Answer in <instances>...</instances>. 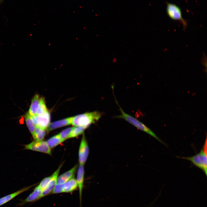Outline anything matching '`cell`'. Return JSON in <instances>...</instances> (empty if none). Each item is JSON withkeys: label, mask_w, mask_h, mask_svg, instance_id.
<instances>
[{"label": "cell", "mask_w": 207, "mask_h": 207, "mask_svg": "<svg viewBox=\"0 0 207 207\" xmlns=\"http://www.w3.org/2000/svg\"><path fill=\"white\" fill-rule=\"evenodd\" d=\"M186 160L202 170L206 176L207 175V140L205 141L200 151L194 156L189 157H177Z\"/></svg>", "instance_id": "obj_1"}, {"label": "cell", "mask_w": 207, "mask_h": 207, "mask_svg": "<svg viewBox=\"0 0 207 207\" xmlns=\"http://www.w3.org/2000/svg\"><path fill=\"white\" fill-rule=\"evenodd\" d=\"M102 115V113L97 111L78 115L73 117L71 124L74 126L88 127L98 121Z\"/></svg>", "instance_id": "obj_2"}, {"label": "cell", "mask_w": 207, "mask_h": 207, "mask_svg": "<svg viewBox=\"0 0 207 207\" xmlns=\"http://www.w3.org/2000/svg\"><path fill=\"white\" fill-rule=\"evenodd\" d=\"M119 108L121 114L120 115L116 116V118L124 119L138 129L146 133L153 137L162 143L166 146L167 145L166 143L160 139L150 128L134 117L126 113L123 111L120 106H119Z\"/></svg>", "instance_id": "obj_3"}, {"label": "cell", "mask_w": 207, "mask_h": 207, "mask_svg": "<svg viewBox=\"0 0 207 207\" xmlns=\"http://www.w3.org/2000/svg\"><path fill=\"white\" fill-rule=\"evenodd\" d=\"M166 11L168 17L171 19L180 21L185 29L187 26V22L182 16L180 8L176 5L169 2L166 3Z\"/></svg>", "instance_id": "obj_4"}, {"label": "cell", "mask_w": 207, "mask_h": 207, "mask_svg": "<svg viewBox=\"0 0 207 207\" xmlns=\"http://www.w3.org/2000/svg\"><path fill=\"white\" fill-rule=\"evenodd\" d=\"M30 116L32 123L35 126L47 130L50 123V114L48 110L41 115H36Z\"/></svg>", "instance_id": "obj_5"}, {"label": "cell", "mask_w": 207, "mask_h": 207, "mask_svg": "<svg viewBox=\"0 0 207 207\" xmlns=\"http://www.w3.org/2000/svg\"><path fill=\"white\" fill-rule=\"evenodd\" d=\"M24 148L43 152L50 155L51 154V149L48 146L46 142L43 141H33L25 145Z\"/></svg>", "instance_id": "obj_6"}, {"label": "cell", "mask_w": 207, "mask_h": 207, "mask_svg": "<svg viewBox=\"0 0 207 207\" xmlns=\"http://www.w3.org/2000/svg\"><path fill=\"white\" fill-rule=\"evenodd\" d=\"M89 153V147L84 134L81 140L78 152L80 164L84 165L88 158Z\"/></svg>", "instance_id": "obj_7"}, {"label": "cell", "mask_w": 207, "mask_h": 207, "mask_svg": "<svg viewBox=\"0 0 207 207\" xmlns=\"http://www.w3.org/2000/svg\"><path fill=\"white\" fill-rule=\"evenodd\" d=\"M62 166V165H60L57 170L52 175L51 179L47 186L42 191L41 194L37 200L47 195L52 191L57 184V176Z\"/></svg>", "instance_id": "obj_8"}, {"label": "cell", "mask_w": 207, "mask_h": 207, "mask_svg": "<svg viewBox=\"0 0 207 207\" xmlns=\"http://www.w3.org/2000/svg\"><path fill=\"white\" fill-rule=\"evenodd\" d=\"M73 117H71L50 123L47 129L51 131L54 129L72 124Z\"/></svg>", "instance_id": "obj_9"}, {"label": "cell", "mask_w": 207, "mask_h": 207, "mask_svg": "<svg viewBox=\"0 0 207 207\" xmlns=\"http://www.w3.org/2000/svg\"><path fill=\"white\" fill-rule=\"evenodd\" d=\"M77 168L76 165L72 169L57 177V184H62L73 178Z\"/></svg>", "instance_id": "obj_10"}, {"label": "cell", "mask_w": 207, "mask_h": 207, "mask_svg": "<svg viewBox=\"0 0 207 207\" xmlns=\"http://www.w3.org/2000/svg\"><path fill=\"white\" fill-rule=\"evenodd\" d=\"M84 175V165L80 164L77 171L76 181L79 188L80 202L81 200L82 191L83 187Z\"/></svg>", "instance_id": "obj_11"}, {"label": "cell", "mask_w": 207, "mask_h": 207, "mask_svg": "<svg viewBox=\"0 0 207 207\" xmlns=\"http://www.w3.org/2000/svg\"><path fill=\"white\" fill-rule=\"evenodd\" d=\"M40 101V98L39 95L37 94L35 95L32 99L28 112L30 116H32L36 115Z\"/></svg>", "instance_id": "obj_12"}, {"label": "cell", "mask_w": 207, "mask_h": 207, "mask_svg": "<svg viewBox=\"0 0 207 207\" xmlns=\"http://www.w3.org/2000/svg\"><path fill=\"white\" fill-rule=\"evenodd\" d=\"M78 186L76 179L73 177L63 183V192H70L76 189Z\"/></svg>", "instance_id": "obj_13"}, {"label": "cell", "mask_w": 207, "mask_h": 207, "mask_svg": "<svg viewBox=\"0 0 207 207\" xmlns=\"http://www.w3.org/2000/svg\"><path fill=\"white\" fill-rule=\"evenodd\" d=\"M31 186L25 187L13 193L0 198V206L3 205L21 193L29 189Z\"/></svg>", "instance_id": "obj_14"}, {"label": "cell", "mask_w": 207, "mask_h": 207, "mask_svg": "<svg viewBox=\"0 0 207 207\" xmlns=\"http://www.w3.org/2000/svg\"><path fill=\"white\" fill-rule=\"evenodd\" d=\"M42 190L38 186L36 187L33 191L24 200L22 204L26 202H31L35 200H37L40 195Z\"/></svg>", "instance_id": "obj_15"}, {"label": "cell", "mask_w": 207, "mask_h": 207, "mask_svg": "<svg viewBox=\"0 0 207 207\" xmlns=\"http://www.w3.org/2000/svg\"><path fill=\"white\" fill-rule=\"evenodd\" d=\"M46 130L36 126L34 133L32 135L34 139L39 141H43L45 135Z\"/></svg>", "instance_id": "obj_16"}, {"label": "cell", "mask_w": 207, "mask_h": 207, "mask_svg": "<svg viewBox=\"0 0 207 207\" xmlns=\"http://www.w3.org/2000/svg\"><path fill=\"white\" fill-rule=\"evenodd\" d=\"M46 142L50 149L52 148L63 142L58 134L55 135L48 139Z\"/></svg>", "instance_id": "obj_17"}, {"label": "cell", "mask_w": 207, "mask_h": 207, "mask_svg": "<svg viewBox=\"0 0 207 207\" xmlns=\"http://www.w3.org/2000/svg\"><path fill=\"white\" fill-rule=\"evenodd\" d=\"M87 127L84 126H74L73 127L69 138L76 137L83 133Z\"/></svg>", "instance_id": "obj_18"}, {"label": "cell", "mask_w": 207, "mask_h": 207, "mask_svg": "<svg viewBox=\"0 0 207 207\" xmlns=\"http://www.w3.org/2000/svg\"><path fill=\"white\" fill-rule=\"evenodd\" d=\"M25 118L28 129L32 135L34 133L36 126L32 123L30 116L28 112L26 114Z\"/></svg>", "instance_id": "obj_19"}, {"label": "cell", "mask_w": 207, "mask_h": 207, "mask_svg": "<svg viewBox=\"0 0 207 207\" xmlns=\"http://www.w3.org/2000/svg\"><path fill=\"white\" fill-rule=\"evenodd\" d=\"M47 110L44 99L42 97H41L36 115L38 116L41 115Z\"/></svg>", "instance_id": "obj_20"}, {"label": "cell", "mask_w": 207, "mask_h": 207, "mask_svg": "<svg viewBox=\"0 0 207 207\" xmlns=\"http://www.w3.org/2000/svg\"><path fill=\"white\" fill-rule=\"evenodd\" d=\"M73 127H70L62 131L58 134L61 139L63 141L69 138L72 129Z\"/></svg>", "instance_id": "obj_21"}, {"label": "cell", "mask_w": 207, "mask_h": 207, "mask_svg": "<svg viewBox=\"0 0 207 207\" xmlns=\"http://www.w3.org/2000/svg\"><path fill=\"white\" fill-rule=\"evenodd\" d=\"M51 178L52 175L45 178L41 181L38 186L43 190L47 185Z\"/></svg>", "instance_id": "obj_22"}, {"label": "cell", "mask_w": 207, "mask_h": 207, "mask_svg": "<svg viewBox=\"0 0 207 207\" xmlns=\"http://www.w3.org/2000/svg\"><path fill=\"white\" fill-rule=\"evenodd\" d=\"M63 183L56 184L52 191V193H58L63 192Z\"/></svg>", "instance_id": "obj_23"}]
</instances>
